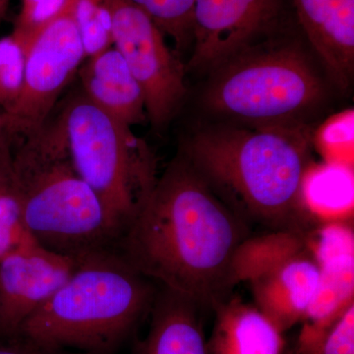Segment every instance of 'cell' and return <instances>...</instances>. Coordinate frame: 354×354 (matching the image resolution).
Returning a JSON list of instances; mask_svg holds the SVG:
<instances>
[{"label":"cell","mask_w":354,"mask_h":354,"mask_svg":"<svg viewBox=\"0 0 354 354\" xmlns=\"http://www.w3.org/2000/svg\"><path fill=\"white\" fill-rule=\"evenodd\" d=\"M307 250L306 234L295 230H272L250 236L235 251L232 264L234 286L250 283L283 261Z\"/></svg>","instance_id":"ac0fdd59"},{"label":"cell","mask_w":354,"mask_h":354,"mask_svg":"<svg viewBox=\"0 0 354 354\" xmlns=\"http://www.w3.org/2000/svg\"><path fill=\"white\" fill-rule=\"evenodd\" d=\"M209 354H283V333L255 305L228 298L215 309Z\"/></svg>","instance_id":"2e32d148"},{"label":"cell","mask_w":354,"mask_h":354,"mask_svg":"<svg viewBox=\"0 0 354 354\" xmlns=\"http://www.w3.org/2000/svg\"><path fill=\"white\" fill-rule=\"evenodd\" d=\"M319 268L308 247L249 283L255 306L281 333L302 322L315 297Z\"/></svg>","instance_id":"4fadbf2b"},{"label":"cell","mask_w":354,"mask_h":354,"mask_svg":"<svg viewBox=\"0 0 354 354\" xmlns=\"http://www.w3.org/2000/svg\"><path fill=\"white\" fill-rule=\"evenodd\" d=\"M106 1L113 20V46L143 90L147 116L160 129L185 97L186 66L148 14L130 0Z\"/></svg>","instance_id":"52a82bcc"},{"label":"cell","mask_w":354,"mask_h":354,"mask_svg":"<svg viewBox=\"0 0 354 354\" xmlns=\"http://www.w3.org/2000/svg\"><path fill=\"white\" fill-rule=\"evenodd\" d=\"M319 354H354V304L344 312L326 334Z\"/></svg>","instance_id":"d4e9b609"},{"label":"cell","mask_w":354,"mask_h":354,"mask_svg":"<svg viewBox=\"0 0 354 354\" xmlns=\"http://www.w3.org/2000/svg\"><path fill=\"white\" fill-rule=\"evenodd\" d=\"M43 248L28 232L21 215L20 203L12 176L0 184V261L12 254Z\"/></svg>","instance_id":"ffe728a7"},{"label":"cell","mask_w":354,"mask_h":354,"mask_svg":"<svg viewBox=\"0 0 354 354\" xmlns=\"http://www.w3.org/2000/svg\"><path fill=\"white\" fill-rule=\"evenodd\" d=\"M310 46L341 90L354 74V0H291Z\"/></svg>","instance_id":"7c38bea8"},{"label":"cell","mask_w":354,"mask_h":354,"mask_svg":"<svg viewBox=\"0 0 354 354\" xmlns=\"http://www.w3.org/2000/svg\"><path fill=\"white\" fill-rule=\"evenodd\" d=\"M10 0H0V21L6 16L7 8H8Z\"/></svg>","instance_id":"f1b7e54d"},{"label":"cell","mask_w":354,"mask_h":354,"mask_svg":"<svg viewBox=\"0 0 354 354\" xmlns=\"http://www.w3.org/2000/svg\"><path fill=\"white\" fill-rule=\"evenodd\" d=\"M85 60L74 10L46 26L28 43L22 93L9 114L16 131L37 129L50 118L58 97Z\"/></svg>","instance_id":"ba28073f"},{"label":"cell","mask_w":354,"mask_h":354,"mask_svg":"<svg viewBox=\"0 0 354 354\" xmlns=\"http://www.w3.org/2000/svg\"><path fill=\"white\" fill-rule=\"evenodd\" d=\"M248 125L203 128L181 153L244 221L304 232L299 190L312 162L313 129L304 121Z\"/></svg>","instance_id":"7a4b0ae2"},{"label":"cell","mask_w":354,"mask_h":354,"mask_svg":"<svg viewBox=\"0 0 354 354\" xmlns=\"http://www.w3.org/2000/svg\"><path fill=\"white\" fill-rule=\"evenodd\" d=\"M148 14L176 50L183 51L192 44L195 0H130Z\"/></svg>","instance_id":"d6986e66"},{"label":"cell","mask_w":354,"mask_h":354,"mask_svg":"<svg viewBox=\"0 0 354 354\" xmlns=\"http://www.w3.org/2000/svg\"><path fill=\"white\" fill-rule=\"evenodd\" d=\"M150 313L148 334L137 354H209L196 302L164 288Z\"/></svg>","instance_id":"9a60e30c"},{"label":"cell","mask_w":354,"mask_h":354,"mask_svg":"<svg viewBox=\"0 0 354 354\" xmlns=\"http://www.w3.org/2000/svg\"><path fill=\"white\" fill-rule=\"evenodd\" d=\"M76 2L77 0H21L12 32L26 48L46 26L73 11Z\"/></svg>","instance_id":"cb8c5ba5"},{"label":"cell","mask_w":354,"mask_h":354,"mask_svg":"<svg viewBox=\"0 0 354 354\" xmlns=\"http://www.w3.org/2000/svg\"><path fill=\"white\" fill-rule=\"evenodd\" d=\"M15 136L16 130L12 120L0 109V156L12 152Z\"/></svg>","instance_id":"484cf974"},{"label":"cell","mask_w":354,"mask_h":354,"mask_svg":"<svg viewBox=\"0 0 354 354\" xmlns=\"http://www.w3.org/2000/svg\"><path fill=\"white\" fill-rule=\"evenodd\" d=\"M283 354H301V353H298V351H297V348H291L290 351H288V353H285V351H283Z\"/></svg>","instance_id":"4dcf8cb0"},{"label":"cell","mask_w":354,"mask_h":354,"mask_svg":"<svg viewBox=\"0 0 354 354\" xmlns=\"http://www.w3.org/2000/svg\"><path fill=\"white\" fill-rule=\"evenodd\" d=\"M283 0H195L193 50L186 69L209 72L277 36Z\"/></svg>","instance_id":"9c48e42d"},{"label":"cell","mask_w":354,"mask_h":354,"mask_svg":"<svg viewBox=\"0 0 354 354\" xmlns=\"http://www.w3.org/2000/svg\"><path fill=\"white\" fill-rule=\"evenodd\" d=\"M75 259L44 248L0 261V335L17 337L21 325L73 271Z\"/></svg>","instance_id":"8fae6325"},{"label":"cell","mask_w":354,"mask_h":354,"mask_svg":"<svg viewBox=\"0 0 354 354\" xmlns=\"http://www.w3.org/2000/svg\"><path fill=\"white\" fill-rule=\"evenodd\" d=\"M78 73L83 94L115 120L132 127L148 118L143 90L114 46L86 59Z\"/></svg>","instance_id":"5bb4252c"},{"label":"cell","mask_w":354,"mask_h":354,"mask_svg":"<svg viewBox=\"0 0 354 354\" xmlns=\"http://www.w3.org/2000/svg\"><path fill=\"white\" fill-rule=\"evenodd\" d=\"M299 206L304 220L321 225L351 223L354 213L353 167L310 162L302 177Z\"/></svg>","instance_id":"e0dca14e"},{"label":"cell","mask_w":354,"mask_h":354,"mask_svg":"<svg viewBox=\"0 0 354 354\" xmlns=\"http://www.w3.org/2000/svg\"><path fill=\"white\" fill-rule=\"evenodd\" d=\"M13 151L0 156V184L6 183L12 176Z\"/></svg>","instance_id":"83f0119b"},{"label":"cell","mask_w":354,"mask_h":354,"mask_svg":"<svg viewBox=\"0 0 354 354\" xmlns=\"http://www.w3.org/2000/svg\"><path fill=\"white\" fill-rule=\"evenodd\" d=\"M306 243L320 278L295 348L301 354H319L326 334L354 304L353 228L351 223L321 225L306 234Z\"/></svg>","instance_id":"30bf717a"},{"label":"cell","mask_w":354,"mask_h":354,"mask_svg":"<svg viewBox=\"0 0 354 354\" xmlns=\"http://www.w3.org/2000/svg\"><path fill=\"white\" fill-rule=\"evenodd\" d=\"M74 259L68 279L26 319L17 337L46 351L111 353L151 311L158 291L116 246Z\"/></svg>","instance_id":"3957f363"},{"label":"cell","mask_w":354,"mask_h":354,"mask_svg":"<svg viewBox=\"0 0 354 354\" xmlns=\"http://www.w3.org/2000/svg\"><path fill=\"white\" fill-rule=\"evenodd\" d=\"M209 74L204 106L246 124L304 121L326 94L302 44L278 36L237 53Z\"/></svg>","instance_id":"5b68a950"},{"label":"cell","mask_w":354,"mask_h":354,"mask_svg":"<svg viewBox=\"0 0 354 354\" xmlns=\"http://www.w3.org/2000/svg\"><path fill=\"white\" fill-rule=\"evenodd\" d=\"M12 181L25 227L46 250L75 258L115 246L99 198L72 164L58 116L17 133Z\"/></svg>","instance_id":"277c9868"},{"label":"cell","mask_w":354,"mask_h":354,"mask_svg":"<svg viewBox=\"0 0 354 354\" xmlns=\"http://www.w3.org/2000/svg\"><path fill=\"white\" fill-rule=\"evenodd\" d=\"M44 354H65L64 351H46V349H44Z\"/></svg>","instance_id":"f546056e"},{"label":"cell","mask_w":354,"mask_h":354,"mask_svg":"<svg viewBox=\"0 0 354 354\" xmlns=\"http://www.w3.org/2000/svg\"><path fill=\"white\" fill-rule=\"evenodd\" d=\"M26 48L11 32L0 39V109L10 114L24 84Z\"/></svg>","instance_id":"603a6c76"},{"label":"cell","mask_w":354,"mask_h":354,"mask_svg":"<svg viewBox=\"0 0 354 354\" xmlns=\"http://www.w3.org/2000/svg\"><path fill=\"white\" fill-rule=\"evenodd\" d=\"M74 18L86 59L113 46V20L106 0H77Z\"/></svg>","instance_id":"44dd1931"},{"label":"cell","mask_w":354,"mask_h":354,"mask_svg":"<svg viewBox=\"0 0 354 354\" xmlns=\"http://www.w3.org/2000/svg\"><path fill=\"white\" fill-rule=\"evenodd\" d=\"M0 354H44V349L16 337H11L8 344H0Z\"/></svg>","instance_id":"4316f807"},{"label":"cell","mask_w":354,"mask_h":354,"mask_svg":"<svg viewBox=\"0 0 354 354\" xmlns=\"http://www.w3.org/2000/svg\"><path fill=\"white\" fill-rule=\"evenodd\" d=\"M313 147L323 162L353 167L354 111L346 109L330 116L313 132Z\"/></svg>","instance_id":"7402d4cb"},{"label":"cell","mask_w":354,"mask_h":354,"mask_svg":"<svg viewBox=\"0 0 354 354\" xmlns=\"http://www.w3.org/2000/svg\"><path fill=\"white\" fill-rule=\"evenodd\" d=\"M248 236L247 221L180 152L158 176L116 248L147 279L215 309L234 290L232 259Z\"/></svg>","instance_id":"6da1fadb"},{"label":"cell","mask_w":354,"mask_h":354,"mask_svg":"<svg viewBox=\"0 0 354 354\" xmlns=\"http://www.w3.org/2000/svg\"><path fill=\"white\" fill-rule=\"evenodd\" d=\"M72 164L99 198L116 243L158 181L157 160L131 127L81 92L60 111Z\"/></svg>","instance_id":"8992f818"}]
</instances>
